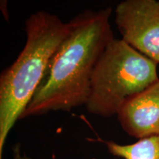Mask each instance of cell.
I'll list each match as a JSON object with an SVG mask.
<instances>
[{
    "label": "cell",
    "mask_w": 159,
    "mask_h": 159,
    "mask_svg": "<svg viewBox=\"0 0 159 159\" xmlns=\"http://www.w3.org/2000/svg\"><path fill=\"white\" fill-rule=\"evenodd\" d=\"M111 7L85 10L69 21V29L52 56L42 80L19 119L85 105L97 61L114 39Z\"/></svg>",
    "instance_id": "6da1fadb"
},
{
    "label": "cell",
    "mask_w": 159,
    "mask_h": 159,
    "mask_svg": "<svg viewBox=\"0 0 159 159\" xmlns=\"http://www.w3.org/2000/svg\"><path fill=\"white\" fill-rule=\"evenodd\" d=\"M69 29V22L46 11L35 12L26 19L25 47L0 76V159L10 131L33 97Z\"/></svg>",
    "instance_id": "7a4b0ae2"
},
{
    "label": "cell",
    "mask_w": 159,
    "mask_h": 159,
    "mask_svg": "<svg viewBox=\"0 0 159 159\" xmlns=\"http://www.w3.org/2000/svg\"><path fill=\"white\" fill-rule=\"evenodd\" d=\"M158 80L157 63L114 38L97 61L85 106L95 116H117L129 99Z\"/></svg>",
    "instance_id": "3957f363"
},
{
    "label": "cell",
    "mask_w": 159,
    "mask_h": 159,
    "mask_svg": "<svg viewBox=\"0 0 159 159\" xmlns=\"http://www.w3.org/2000/svg\"><path fill=\"white\" fill-rule=\"evenodd\" d=\"M115 22L121 39L159 63V1L121 2L115 9Z\"/></svg>",
    "instance_id": "277c9868"
},
{
    "label": "cell",
    "mask_w": 159,
    "mask_h": 159,
    "mask_svg": "<svg viewBox=\"0 0 159 159\" xmlns=\"http://www.w3.org/2000/svg\"><path fill=\"white\" fill-rule=\"evenodd\" d=\"M117 116L123 130L139 140L159 135V80L129 99Z\"/></svg>",
    "instance_id": "5b68a950"
},
{
    "label": "cell",
    "mask_w": 159,
    "mask_h": 159,
    "mask_svg": "<svg viewBox=\"0 0 159 159\" xmlns=\"http://www.w3.org/2000/svg\"><path fill=\"white\" fill-rule=\"evenodd\" d=\"M108 152L123 159H159V135L139 139L130 144L105 142Z\"/></svg>",
    "instance_id": "8992f818"
},
{
    "label": "cell",
    "mask_w": 159,
    "mask_h": 159,
    "mask_svg": "<svg viewBox=\"0 0 159 159\" xmlns=\"http://www.w3.org/2000/svg\"><path fill=\"white\" fill-rule=\"evenodd\" d=\"M12 159H33L22 152L21 147L19 144H16L13 147V158Z\"/></svg>",
    "instance_id": "52a82bcc"
}]
</instances>
